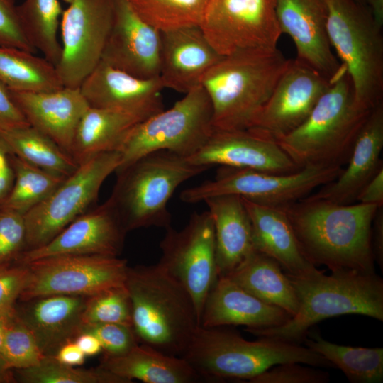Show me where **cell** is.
<instances>
[{"label":"cell","mask_w":383,"mask_h":383,"mask_svg":"<svg viewBox=\"0 0 383 383\" xmlns=\"http://www.w3.org/2000/svg\"><path fill=\"white\" fill-rule=\"evenodd\" d=\"M281 206L303 254L315 267L375 272L371 228L378 206L305 197Z\"/></svg>","instance_id":"6da1fadb"},{"label":"cell","mask_w":383,"mask_h":383,"mask_svg":"<svg viewBox=\"0 0 383 383\" xmlns=\"http://www.w3.org/2000/svg\"><path fill=\"white\" fill-rule=\"evenodd\" d=\"M288 277L299 301L297 313L279 326L248 333L301 344L310 328L326 318L355 314L383 321V279L375 272L343 270L326 275L318 270Z\"/></svg>","instance_id":"7a4b0ae2"},{"label":"cell","mask_w":383,"mask_h":383,"mask_svg":"<svg viewBox=\"0 0 383 383\" xmlns=\"http://www.w3.org/2000/svg\"><path fill=\"white\" fill-rule=\"evenodd\" d=\"M289 61L276 47L238 51L216 63L201 81L214 130L250 128Z\"/></svg>","instance_id":"3957f363"},{"label":"cell","mask_w":383,"mask_h":383,"mask_svg":"<svg viewBox=\"0 0 383 383\" xmlns=\"http://www.w3.org/2000/svg\"><path fill=\"white\" fill-rule=\"evenodd\" d=\"M125 285L138 343L183 357L200 326L189 293L157 263L129 267Z\"/></svg>","instance_id":"277c9868"},{"label":"cell","mask_w":383,"mask_h":383,"mask_svg":"<svg viewBox=\"0 0 383 383\" xmlns=\"http://www.w3.org/2000/svg\"><path fill=\"white\" fill-rule=\"evenodd\" d=\"M182 357L204 380L213 382H249L272 367L286 362L333 367L306 346L268 337L250 341L226 326H199Z\"/></svg>","instance_id":"5b68a950"},{"label":"cell","mask_w":383,"mask_h":383,"mask_svg":"<svg viewBox=\"0 0 383 383\" xmlns=\"http://www.w3.org/2000/svg\"><path fill=\"white\" fill-rule=\"evenodd\" d=\"M372 110L355 104L345 70L331 82L306 119L277 143L299 168L342 167Z\"/></svg>","instance_id":"8992f818"},{"label":"cell","mask_w":383,"mask_h":383,"mask_svg":"<svg viewBox=\"0 0 383 383\" xmlns=\"http://www.w3.org/2000/svg\"><path fill=\"white\" fill-rule=\"evenodd\" d=\"M209 168L168 150L155 151L115 172L117 179L108 200L126 232L166 229L171 223L167 204L176 189Z\"/></svg>","instance_id":"52a82bcc"},{"label":"cell","mask_w":383,"mask_h":383,"mask_svg":"<svg viewBox=\"0 0 383 383\" xmlns=\"http://www.w3.org/2000/svg\"><path fill=\"white\" fill-rule=\"evenodd\" d=\"M326 3L329 40L350 77L355 102L372 110L383 102V26L358 0Z\"/></svg>","instance_id":"ba28073f"},{"label":"cell","mask_w":383,"mask_h":383,"mask_svg":"<svg viewBox=\"0 0 383 383\" xmlns=\"http://www.w3.org/2000/svg\"><path fill=\"white\" fill-rule=\"evenodd\" d=\"M213 130L211 103L199 84L169 109L157 112L132 129L119 150L121 160L118 169L158 150L188 158L206 143Z\"/></svg>","instance_id":"9c48e42d"},{"label":"cell","mask_w":383,"mask_h":383,"mask_svg":"<svg viewBox=\"0 0 383 383\" xmlns=\"http://www.w3.org/2000/svg\"><path fill=\"white\" fill-rule=\"evenodd\" d=\"M337 166H309L292 173H272L249 168L220 166L212 179L184 189L180 199L196 204L219 195H235L268 206H281L311 194L342 171Z\"/></svg>","instance_id":"30bf717a"},{"label":"cell","mask_w":383,"mask_h":383,"mask_svg":"<svg viewBox=\"0 0 383 383\" xmlns=\"http://www.w3.org/2000/svg\"><path fill=\"white\" fill-rule=\"evenodd\" d=\"M119 151L99 153L84 163L23 216L26 250L43 246L91 209L105 179L121 164Z\"/></svg>","instance_id":"8fae6325"},{"label":"cell","mask_w":383,"mask_h":383,"mask_svg":"<svg viewBox=\"0 0 383 383\" xmlns=\"http://www.w3.org/2000/svg\"><path fill=\"white\" fill-rule=\"evenodd\" d=\"M25 265L22 301L50 295L90 296L125 285L129 267L125 259L99 255L52 256Z\"/></svg>","instance_id":"7c38bea8"},{"label":"cell","mask_w":383,"mask_h":383,"mask_svg":"<svg viewBox=\"0 0 383 383\" xmlns=\"http://www.w3.org/2000/svg\"><path fill=\"white\" fill-rule=\"evenodd\" d=\"M165 230L157 264L189 293L200 321L206 298L218 277L211 216L208 211L196 212L181 230L171 226Z\"/></svg>","instance_id":"4fadbf2b"},{"label":"cell","mask_w":383,"mask_h":383,"mask_svg":"<svg viewBox=\"0 0 383 383\" xmlns=\"http://www.w3.org/2000/svg\"><path fill=\"white\" fill-rule=\"evenodd\" d=\"M61 55L55 68L64 87L79 88L101 62L112 27L115 0H64Z\"/></svg>","instance_id":"5bb4252c"},{"label":"cell","mask_w":383,"mask_h":383,"mask_svg":"<svg viewBox=\"0 0 383 383\" xmlns=\"http://www.w3.org/2000/svg\"><path fill=\"white\" fill-rule=\"evenodd\" d=\"M276 5L277 0H209L200 27L223 56L276 48L282 35Z\"/></svg>","instance_id":"9a60e30c"},{"label":"cell","mask_w":383,"mask_h":383,"mask_svg":"<svg viewBox=\"0 0 383 383\" xmlns=\"http://www.w3.org/2000/svg\"><path fill=\"white\" fill-rule=\"evenodd\" d=\"M331 84L303 60H290L249 129L277 143L306 119Z\"/></svg>","instance_id":"2e32d148"},{"label":"cell","mask_w":383,"mask_h":383,"mask_svg":"<svg viewBox=\"0 0 383 383\" xmlns=\"http://www.w3.org/2000/svg\"><path fill=\"white\" fill-rule=\"evenodd\" d=\"M116 210L107 199L77 217L53 239L25 250L20 264L58 255H99L118 257L126 233Z\"/></svg>","instance_id":"e0dca14e"},{"label":"cell","mask_w":383,"mask_h":383,"mask_svg":"<svg viewBox=\"0 0 383 383\" xmlns=\"http://www.w3.org/2000/svg\"><path fill=\"white\" fill-rule=\"evenodd\" d=\"M161 33L144 21L126 0H115L114 16L101 61L141 79L158 77Z\"/></svg>","instance_id":"ac0fdd59"},{"label":"cell","mask_w":383,"mask_h":383,"mask_svg":"<svg viewBox=\"0 0 383 383\" xmlns=\"http://www.w3.org/2000/svg\"><path fill=\"white\" fill-rule=\"evenodd\" d=\"M276 14L282 33L294 41L297 58L331 82L346 70L332 51L326 0H277Z\"/></svg>","instance_id":"d6986e66"},{"label":"cell","mask_w":383,"mask_h":383,"mask_svg":"<svg viewBox=\"0 0 383 383\" xmlns=\"http://www.w3.org/2000/svg\"><path fill=\"white\" fill-rule=\"evenodd\" d=\"M187 160L193 164L292 173L299 168L275 141L251 129L213 130L206 143Z\"/></svg>","instance_id":"ffe728a7"},{"label":"cell","mask_w":383,"mask_h":383,"mask_svg":"<svg viewBox=\"0 0 383 383\" xmlns=\"http://www.w3.org/2000/svg\"><path fill=\"white\" fill-rule=\"evenodd\" d=\"M91 107L131 113L146 119L164 109L160 77L141 79L101 62L79 87Z\"/></svg>","instance_id":"44dd1931"},{"label":"cell","mask_w":383,"mask_h":383,"mask_svg":"<svg viewBox=\"0 0 383 383\" xmlns=\"http://www.w3.org/2000/svg\"><path fill=\"white\" fill-rule=\"evenodd\" d=\"M159 77L164 88L186 94L201 84L205 74L223 56L200 26L162 31Z\"/></svg>","instance_id":"7402d4cb"},{"label":"cell","mask_w":383,"mask_h":383,"mask_svg":"<svg viewBox=\"0 0 383 383\" xmlns=\"http://www.w3.org/2000/svg\"><path fill=\"white\" fill-rule=\"evenodd\" d=\"M9 90L30 126L70 154L77 126L89 107L79 87L47 91Z\"/></svg>","instance_id":"603a6c76"},{"label":"cell","mask_w":383,"mask_h":383,"mask_svg":"<svg viewBox=\"0 0 383 383\" xmlns=\"http://www.w3.org/2000/svg\"><path fill=\"white\" fill-rule=\"evenodd\" d=\"M383 102L368 115L354 143L345 169L306 197L339 204L356 201L364 186L383 168Z\"/></svg>","instance_id":"cb8c5ba5"},{"label":"cell","mask_w":383,"mask_h":383,"mask_svg":"<svg viewBox=\"0 0 383 383\" xmlns=\"http://www.w3.org/2000/svg\"><path fill=\"white\" fill-rule=\"evenodd\" d=\"M291 317L286 311L262 301L223 276L218 277L206 298L200 326L262 329L279 326Z\"/></svg>","instance_id":"d4e9b609"},{"label":"cell","mask_w":383,"mask_h":383,"mask_svg":"<svg viewBox=\"0 0 383 383\" xmlns=\"http://www.w3.org/2000/svg\"><path fill=\"white\" fill-rule=\"evenodd\" d=\"M88 296L50 295L26 301L16 313L28 328L45 356H55L81 333Z\"/></svg>","instance_id":"484cf974"},{"label":"cell","mask_w":383,"mask_h":383,"mask_svg":"<svg viewBox=\"0 0 383 383\" xmlns=\"http://www.w3.org/2000/svg\"><path fill=\"white\" fill-rule=\"evenodd\" d=\"M243 200L250 219L256 250L277 261L288 276L303 277L319 270L303 254L282 206Z\"/></svg>","instance_id":"4316f807"},{"label":"cell","mask_w":383,"mask_h":383,"mask_svg":"<svg viewBox=\"0 0 383 383\" xmlns=\"http://www.w3.org/2000/svg\"><path fill=\"white\" fill-rule=\"evenodd\" d=\"M204 202L213 224L218 276H226L255 250L250 219L240 196L219 195Z\"/></svg>","instance_id":"83f0119b"},{"label":"cell","mask_w":383,"mask_h":383,"mask_svg":"<svg viewBox=\"0 0 383 383\" xmlns=\"http://www.w3.org/2000/svg\"><path fill=\"white\" fill-rule=\"evenodd\" d=\"M100 366L132 382L133 379L145 383L205 382L184 357L141 343L122 355L104 354Z\"/></svg>","instance_id":"f1b7e54d"},{"label":"cell","mask_w":383,"mask_h":383,"mask_svg":"<svg viewBox=\"0 0 383 383\" xmlns=\"http://www.w3.org/2000/svg\"><path fill=\"white\" fill-rule=\"evenodd\" d=\"M143 120L131 113L89 106L77 126L70 155L79 165L99 153L119 151Z\"/></svg>","instance_id":"f546056e"},{"label":"cell","mask_w":383,"mask_h":383,"mask_svg":"<svg viewBox=\"0 0 383 383\" xmlns=\"http://www.w3.org/2000/svg\"><path fill=\"white\" fill-rule=\"evenodd\" d=\"M226 277L292 317L298 311L299 301L288 276L277 261L256 250Z\"/></svg>","instance_id":"4dcf8cb0"},{"label":"cell","mask_w":383,"mask_h":383,"mask_svg":"<svg viewBox=\"0 0 383 383\" xmlns=\"http://www.w3.org/2000/svg\"><path fill=\"white\" fill-rule=\"evenodd\" d=\"M303 343L340 369L351 383L383 382V348L338 345L309 331Z\"/></svg>","instance_id":"1f68e13d"},{"label":"cell","mask_w":383,"mask_h":383,"mask_svg":"<svg viewBox=\"0 0 383 383\" xmlns=\"http://www.w3.org/2000/svg\"><path fill=\"white\" fill-rule=\"evenodd\" d=\"M0 138L13 155L53 174L67 177L79 167L70 154L30 126L0 132Z\"/></svg>","instance_id":"d6a6232c"},{"label":"cell","mask_w":383,"mask_h":383,"mask_svg":"<svg viewBox=\"0 0 383 383\" xmlns=\"http://www.w3.org/2000/svg\"><path fill=\"white\" fill-rule=\"evenodd\" d=\"M0 82L13 91H47L64 87L55 67L46 59L4 46H0Z\"/></svg>","instance_id":"836d02e7"},{"label":"cell","mask_w":383,"mask_h":383,"mask_svg":"<svg viewBox=\"0 0 383 383\" xmlns=\"http://www.w3.org/2000/svg\"><path fill=\"white\" fill-rule=\"evenodd\" d=\"M20 21L24 33L36 50L55 67L61 55L57 38L62 10L58 0H24L18 5Z\"/></svg>","instance_id":"e575fe53"},{"label":"cell","mask_w":383,"mask_h":383,"mask_svg":"<svg viewBox=\"0 0 383 383\" xmlns=\"http://www.w3.org/2000/svg\"><path fill=\"white\" fill-rule=\"evenodd\" d=\"M11 159L15 174L14 183L0 208L24 216L48 197L66 178L40 169L11 152Z\"/></svg>","instance_id":"d590c367"},{"label":"cell","mask_w":383,"mask_h":383,"mask_svg":"<svg viewBox=\"0 0 383 383\" xmlns=\"http://www.w3.org/2000/svg\"><path fill=\"white\" fill-rule=\"evenodd\" d=\"M133 11L160 32L200 26L209 0H128Z\"/></svg>","instance_id":"8d00e7d4"},{"label":"cell","mask_w":383,"mask_h":383,"mask_svg":"<svg viewBox=\"0 0 383 383\" xmlns=\"http://www.w3.org/2000/svg\"><path fill=\"white\" fill-rule=\"evenodd\" d=\"M16 372V379L24 383H132L101 366L76 367L60 362L55 356H45L39 364Z\"/></svg>","instance_id":"74e56055"},{"label":"cell","mask_w":383,"mask_h":383,"mask_svg":"<svg viewBox=\"0 0 383 383\" xmlns=\"http://www.w3.org/2000/svg\"><path fill=\"white\" fill-rule=\"evenodd\" d=\"M84 324L119 323L133 326L132 304L126 285L88 296L82 314Z\"/></svg>","instance_id":"f35d334b"},{"label":"cell","mask_w":383,"mask_h":383,"mask_svg":"<svg viewBox=\"0 0 383 383\" xmlns=\"http://www.w3.org/2000/svg\"><path fill=\"white\" fill-rule=\"evenodd\" d=\"M34 336L16 312L6 329L0 360L8 370L32 367L44 358Z\"/></svg>","instance_id":"ab89813d"},{"label":"cell","mask_w":383,"mask_h":383,"mask_svg":"<svg viewBox=\"0 0 383 383\" xmlns=\"http://www.w3.org/2000/svg\"><path fill=\"white\" fill-rule=\"evenodd\" d=\"M26 250L23 215L0 208V267L9 265Z\"/></svg>","instance_id":"60d3db41"},{"label":"cell","mask_w":383,"mask_h":383,"mask_svg":"<svg viewBox=\"0 0 383 383\" xmlns=\"http://www.w3.org/2000/svg\"><path fill=\"white\" fill-rule=\"evenodd\" d=\"M82 333H89L99 340L105 355H119L138 344L133 326L119 323L84 324Z\"/></svg>","instance_id":"b9f144b4"},{"label":"cell","mask_w":383,"mask_h":383,"mask_svg":"<svg viewBox=\"0 0 383 383\" xmlns=\"http://www.w3.org/2000/svg\"><path fill=\"white\" fill-rule=\"evenodd\" d=\"M328 372L304 367L299 362L279 364L251 379L250 383H327Z\"/></svg>","instance_id":"7bdbcfd3"},{"label":"cell","mask_w":383,"mask_h":383,"mask_svg":"<svg viewBox=\"0 0 383 383\" xmlns=\"http://www.w3.org/2000/svg\"><path fill=\"white\" fill-rule=\"evenodd\" d=\"M0 46L36 52L24 33L16 0H0Z\"/></svg>","instance_id":"ee69618b"},{"label":"cell","mask_w":383,"mask_h":383,"mask_svg":"<svg viewBox=\"0 0 383 383\" xmlns=\"http://www.w3.org/2000/svg\"><path fill=\"white\" fill-rule=\"evenodd\" d=\"M27 275L25 264L0 267V316H10L15 313V304L24 288Z\"/></svg>","instance_id":"f6af8a7d"},{"label":"cell","mask_w":383,"mask_h":383,"mask_svg":"<svg viewBox=\"0 0 383 383\" xmlns=\"http://www.w3.org/2000/svg\"><path fill=\"white\" fill-rule=\"evenodd\" d=\"M30 126L13 100L9 89L0 82V132Z\"/></svg>","instance_id":"bcb514c9"},{"label":"cell","mask_w":383,"mask_h":383,"mask_svg":"<svg viewBox=\"0 0 383 383\" xmlns=\"http://www.w3.org/2000/svg\"><path fill=\"white\" fill-rule=\"evenodd\" d=\"M14 178L11 152L0 138V207L12 189Z\"/></svg>","instance_id":"7dc6e473"},{"label":"cell","mask_w":383,"mask_h":383,"mask_svg":"<svg viewBox=\"0 0 383 383\" xmlns=\"http://www.w3.org/2000/svg\"><path fill=\"white\" fill-rule=\"evenodd\" d=\"M355 202L383 206V168L364 186Z\"/></svg>","instance_id":"c3c4849f"},{"label":"cell","mask_w":383,"mask_h":383,"mask_svg":"<svg viewBox=\"0 0 383 383\" xmlns=\"http://www.w3.org/2000/svg\"><path fill=\"white\" fill-rule=\"evenodd\" d=\"M371 247L373 258L383 269V206H379L374 216L371 228Z\"/></svg>","instance_id":"681fc988"},{"label":"cell","mask_w":383,"mask_h":383,"mask_svg":"<svg viewBox=\"0 0 383 383\" xmlns=\"http://www.w3.org/2000/svg\"><path fill=\"white\" fill-rule=\"evenodd\" d=\"M55 357L60 362L71 366L81 365L84 362L86 355L74 340L63 345L56 353Z\"/></svg>","instance_id":"f907efd6"},{"label":"cell","mask_w":383,"mask_h":383,"mask_svg":"<svg viewBox=\"0 0 383 383\" xmlns=\"http://www.w3.org/2000/svg\"><path fill=\"white\" fill-rule=\"evenodd\" d=\"M74 342L86 356H94L103 351L99 339L89 333H80Z\"/></svg>","instance_id":"816d5d0a"},{"label":"cell","mask_w":383,"mask_h":383,"mask_svg":"<svg viewBox=\"0 0 383 383\" xmlns=\"http://www.w3.org/2000/svg\"><path fill=\"white\" fill-rule=\"evenodd\" d=\"M365 4L370 9L376 22L383 26V0H365Z\"/></svg>","instance_id":"f5cc1de1"},{"label":"cell","mask_w":383,"mask_h":383,"mask_svg":"<svg viewBox=\"0 0 383 383\" xmlns=\"http://www.w3.org/2000/svg\"><path fill=\"white\" fill-rule=\"evenodd\" d=\"M13 377L11 370H8L0 360V383L13 382Z\"/></svg>","instance_id":"db71d44e"},{"label":"cell","mask_w":383,"mask_h":383,"mask_svg":"<svg viewBox=\"0 0 383 383\" xmlns=\"http://www.w3.org/2000/svg\"><path fill=\"white\" fill-rule=\"evenodd\" d=\"M13 315L10 316H0V353H1V348H2L3 341H4V335H5L6 329V327H7V324H8V322H9L10 318Z\"/></svg>","instance_id":"11a10c76"},{"label":"cell","mask_w":383,"mask_h":383,"mask_svg":"<svg viewBox=\"0 0 383 383\" xmlns=\"http://www.w3.org/2000/svg\"><path fill=\"white\" fill-rule=\"evenodd\" d=\"M359 1L362 2V3H364L365 4V0H358Z\"/></svg>","instance_id":"9f6ffc18"},{"label":"cell","mask_w":383,"mask_h":383,"mask_svg":"<svg viewBox=\"0 0 383 383\" xmlns=\"http://www.w3.org/2000/svg\"><path fill=\"white\" fill-rule=\"evenodd\" d=\"M126 1H128V0H126Z\"/></svg>","instance_id":"6f0895ef"}]
</instances>
